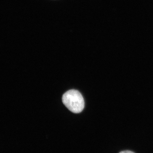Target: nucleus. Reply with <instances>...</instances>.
<instances>
[{"instance_id": "1", "label": "nucleus", "mask_w": 153, "mask_h": 153, "mask_svg": "<svg viewBox=\"0 0 153 153\" xmlns=\"http://www.w3.org/2000/svg\"><path fill=\"white\" fill-rule=\"evenodd\" d=\"M63 104L71 112L79 113L84 109L85 102L82 94L76 90H70L62 97Z\"/></svg>"}, {"instance_id": "2", "label": "nucleus", "mask_w": 153, "mask_h": 153, "mask_svg": "<svg viewBox=\"0 0 153 153\" xmlns=\"http://www.w3.org/2000/svg\"><path fill=\"white\" fill-rule=\"evenodd\" d=\"M134 153L133 152H131V151H123V152H120V153Z\"/></svg>"}]
</instances>
